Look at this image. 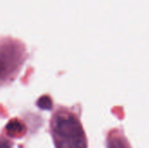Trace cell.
<instances>
[{"mask_svg": "<svg viewBox=\"0 0 149 148\" xmlns=\"http://www.w3.org/2000/svg\"><path fill=\"white\" fill-rule=\"evenodd\" d=\"M52 134L57 148H86V138L79 122L68 113H58L52 120Z\"/></svg>", "mask_w": 149, "mask_h": 148, "instance_id": "6da1fadb", "label": "cell"}, {"mask_svg": "<svg viewBox=\"0 0 149 148\" xmlns=\"http://www.w3.org/2000/svg\"><path fill=\"white\" fill-rule=\"evenodd\" d=\"M5 129L8 135L10 137H20L25 133L24 125L17 120H11L9 121L5 126Z\"/></svg>", "mask_w": 149, "mask_h": 148, "instance_id": "7a4b0ae2", "label": "cell"}, {"mask_svg": "<svg viewBox=\"0 0 149 148\" xmlns=\"http://www.w3.org/2000/svg\"><path fill=\"white\" fill-rule=\"evenodd\" d=\"M37 105L40 109L51 110L52 107V101L50 97L45 95V96H42V97L39 98V99L37 102Z\"/></svg>", "mask_w": 149, "mask_h": 148, "instance_id": "3957f363", "label": "cell"}, {"mask_svg": "<svg viewBox=\"0 0 149 148\" xmlns=\"http://www.w3.org/2000/svg\"><path fill=\"white\" fill-rule=\"evenodd\" d=\"M107 147L108 148H127L126 144L121 140L117 139V138H113V139L110 140Z\"/></svg>", "mask_w": 149, "mask_h": 148, "instance_id": "277c9868", "label": "cell"}]
</instances>
